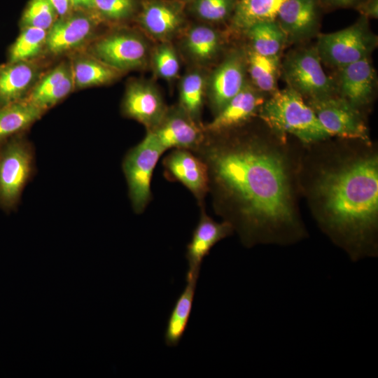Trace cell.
<instances>
[{
	"label": "cell",
	"instance_id": "obj_32",
	"mask_svg": "<svg viewBox=\"0 0 378 378\" xmlns=\"http://www.w3.org/2000/svg\"><path fill=\"white\" fill-rule=\"evenodd\" d=\"M151 63L156 75L165 80L176 78L180 63L174 48L169 41L160 42L151 54Z\"/></svg>",
	"mask_w": 378,
	"mask_h": 378
},
{
	"label": "cell",
	"instance_id": "obj_4",
	"mask_svg": "<svg viewBox=\"0 0 378 378\" xmlns=\"http://www.w3.org/2000/svg\"><path fill=\"white\" fill-rule=\"evenodd\" d=\"M34 169V150L22 134L0 146V209L9 213L18 207Z\"/></svg>",
	"mask_w": 378,
	"mask_h": 378
},
{
	"label": "cell",
	"instance_id": "obj_6",
	"mask_svg": "<svg viewBox=\"0 0 378 378\" xmlns=\"http://www.w3.org/2000/svg\"><path fill=\"white\" fill-rule=\"evenodd\" d=\"M165 150L149 132L144 139L131 148L122 162L134 211L141 214L151 200L150 182L155 165Z\"/></svg>",
	"mask_w": 378,
	"mask_h": 378
},
{
	"label": "cell",
	"instance_id": "obj_26",
	"mask_svg": "<svg viewBox=\"0 0 378 378\" xmlns=\"http://www.w3.org/2000/svg\"><path fill=\"white\" fill-rule=\"evenodd\" d=\"M221 43V38L214 29L200 24L192 27L186 32L183 48L194 62L206 64L216 57Z\"/></svg>",
	"mask_w": 378,
	"mask_h": 378
},
{
	"label": "cell",
	"instance_id": "obj_17",
	"mask_svg": "<svg viewBox=\"0 0 378 378\" xmlns=\"http://www.w3.org/2000/svg\"><path fill=\"white\" fill-rule=\"evenodd\" d=\"M233 230L228 222L215 221L206 214L204 207L201 208L200 220L186 246L185 257L188 262V270L186 279L199 278L204 258L216 244L230 236Z\"/></svg>",
	"mask_w": 378,
	"mask_h": 378
},
{
	"label": "cell",
	"instance_id": "obj_28",
	"mask_svg": "<svg viewBox=\"0 0 378 378\" xmlns=\"http://www.w3.org/2000/svg\"><path fill=\"white\" fill-rule=\"evenodd\" d=\"M246 53L247 70L254 86L261 92L273 94L277 90L279 57L264 56L252 49Z\"/></svg>",
	"mask_w": 378,
	"mask_h": 378
},
{
	"label": "cell",
	"instance_id": "obj_31",
	"mask_svg": "<svg viewBox=\"0 0 378 378\" xmlns=\"http://www.w3.org/2000/svg\"><path fill=\"white\" fill-rule=\"evenodd\" d=\"M49 0H30L20 19V27H36L48 31L57 19Z\"/></svg>",
	"mask_w": 378,
	"mask_h": 378
},
{
	"label": "cell",
	"instance_id": "obj_3",
	"mask_svg": "<svg viewBox=\"0 0 378 378\" xmlns=\"http://www.w3.org/2000/svg\"><path fill=\"white\" fill-rule=\"evenodd\" d=\"M258 114L282 139L290 134L311 144L330 136L303 97L288 86L265 100Z\"/></svg>",
	"mask_w": 378,
	"mask_h": 378
},
{
	"label": "cell",
	"instance_id": "obj_37",
	"mask_svg": "<svg viewBox=\"0 0 378 378\" xmlns=\"http://www.w3.org/2000/svg\"><path fill=\"white\" fill-rule=\"evenodd\" d=\"M59 17L70 13L72 8L70 0H49Z\"/></svg>",
	"mask_w": 378,
	"mask_h": 378
},
{
	"label": "cell",
	"instance_id": "obj_10",
	"mask_svg": "<svg viewBox=\"0 0 378 378\" xmlns=\"http://www.w3.org/2000/svg\"><path fill=\"white\" fill-rule=\"evenodd\" d=\"M185 6L181 0H144L137 17L138 23L153 39L169 41L183 27Z\"/></svg>",
	"mask_w": 378,
	"mask_h": 378
},
{
	"label": "cell",
	"instance_id": "obj_38",
	"mask_svg": "<svg viewBox=\"0 0 378 378\" xmlns=\"http://www.w3.org/2000/svg\"><path fill=\"white\" fill-rule=\"evenodd\" d=\"M72 8L77 9H92L94 0H70Z\"/></svg>",
	"mask_w": 378,
	"mask_h": 378
},
{
	"label": "cell",
	"instance_id": "obj_34",
	"mask_svg": "<svg viewBox=\"0 0 378 378\" xmlns=\"http://www.w3.org/2000/svg\"><path fill=\"white\" fill-rule=\"evenodd\" d=\"M137 0H94L92 9L97 17L109 22H120L132 17Z\"/></svg>",
	"mask_w": 378,
	"mask_h": 378
},
{
	"label": "cell",
	"instance_id": "obj_2",
	"mask_svg": "<svg viewBox=\"0 0 378 378\" xmlns=\"http://www.w3.org/2000/svg\"><path fill=\"white\" fill-rule=\"evenodd\" d=\"M313 191L318 220L353 260L374 255L378 214V161L375 155L323 169Z\"/></svg>",
	"mask_w": 378,
	"mask_h": 378
},
{
	"label": "cell",
	"instance_id": "obj_27",
	"mask_svg": "<svg viewBox=\"0 0 378 378\" xmlns=\"http://www.w3.org/2000/svg\"><path fill=\"white\" fill-rule=\"evenodd\" d=\"M255 52L268 57H279L287 42L286 36L276 20L254 24L246 31Z\"/></svg>",
	"mask_w": 378,
	"mask_h": 378
},
{
	"label": "cell",
	"instance_id": "obj_13",
	"mask_svg": "<svg viewBox=\"0 0 378 378\" xmlns=\"http://www.w3.org/2000/svg\"><path fill=\"white\" fill-rule=\"evenodd\" d=\"M167 110L160 92L150 82L133 80L128 83L122 102L124 115L141 123L148 131L162 121Z\"/></svg>",
	"mask_w": 378,
	"mask_h": 378
},
{
	"label": "cell",
	"instance_id": "obj_22",
	"mask_svg": "<svg viewBox=\"0 0 378 378\" xmlns=\"http://www.w3.org/2000/svg\"><path fill=\"white\" fill-rule=\"evenodd\" d=\"M44 112L26 99L0 107V146L22 134Z\"/></svg>",
	"mask_w": 378,
	"mask_h": 378
},
{
	"label": "cell",
	"instance_id": "obj_21",
	"mask_svg": "<svg viewBox=\"0 0 378 378\" xmlns=\"http://www.w3.org/2000/svg\"><path fill=\"white\" fill-rule=\"evenodd\" d=\"M39 68L32 61L0 64V107L27 97L38 80Z\"/></svg>",
	"mask_w": 378,
	"mask_h": 378
},
{
	"label": "cell",
	"instance_id": "obj_16",
	"mask_svg": "<svg viewBox=\"0 0 378 378\" xmlns=\"http://www.w3.org/2000/svg\"><path fill=\"white\" fill-rule=\"evenodd\" d=\"M321 8L319 0H286L275 20L287 42H298L314 36L319 27Z\"/></svg>",
	"mask_w": 378,
	"mask_h": 378
},
{
	"label": "cell",
	"instance_id": "obj_23",
	"mask_svg": "<svg viewBox=\"0 0 378 378\" xmlns=\"http://www.w3.org/2000/svg\"><path fill=\"white\" fill-rule=\"evenodd\" d=\"M70 64L74 88L79 89L110 83L122 74L88 53L75 56Z\"/></svg>",
	"mask_w": 378,
	"mask_h": 378
},
{
	"label": "cell",
	"instance_id": "obj_35",
	"mask_svg": "<svg viewBox=\"0 0 378 378\" xmlns=\"http://www.w3.org/2000/svg\"><path fill=\"white\" fill-rule=\"evenodd\" d=\"M354 8L368 20L378 17V0H362Z\"/></svg>",
	"mask_w": 378,
	"mask_h": 378
},
{
	"label": "cell",
	"instance_id": "obj_33",
	"mask_svg": "<svg viewBox=\"0 0 378 378\" xmlns=\"http://www.w3.org/2000/svg\"><path fill=\"white\" fill-rule=\"evenodd\" d=\"M237 0H192V12L199 18L209 22H223L233 13Z\"/></svg>",
	"mask_w": 378,
	"mask_h": 378
},
{
	"label": "cell",
	"instance_id": "obj_36",
	"mask_svg": "<svg viewBox=\"0 0 378 378\" xmlns=\"http://www.w3.org/2000/svg\"><path fill=\"white\" fill-rule=\"evenodd\" d=\"M362 0H319L322 8L328 9L355 8Z\"/></svg>",
	"mask_w": 378,
	"mask_h": 378
},
{
	"label": "cell",
	"instance_id": "obj_24",
	"mask_svg": "<svg viewBox=\"0 0 378 378\" xmlns=\"http://www.w3.org/2000/svg\"><path fill=\"white\" fill-rule=\"evenodd\" d=\"M198 279H186V285L176 299L167 321L164 342L169 347L178 345L191 314Z\"/></svg>",
	"mask_w": 378,
	"mask_h": 378
},
{
	"label": "cell",
	"instance_id": "obj_25",
	"mask_svg": "<svg viewBox=\"0 0 378 378\" xmlns=\"http://www.w3.org/2000/svg\"><path fill=\"white\" fill-rule=\"evenodd\" d=\"M286 0H237L231 16L232 27L245 32L255 23L275 20Z\"/></svg>",
	"mask_w": 378,
	"mask_h": 378
},
{
	"label": "cell",
	"instance_id": "obj_39",
	"mask_svg": "<svg viewBox=\"0 0 378 378\" xmlns=\"http://www.w3.org/2000/svg\"><path fill=\"white\" fill-rule=\"evenodd\" d=\"M181 1H183V2H185L186 4V3L190 2L192 0H181Z\"/></svg>",
	"mask_w": 378,
	"mask_h": 378
},
{
	"label": "cell",
	"instance_id": "obj_7",
	"mask_svg": "<svg viewBox=\"0 0 378 378\" xmlns=\"http://www.w3.org/2000/svg\"><path fill=\"white\" fill-rule=\"evenodd\" d=\"M321 62L316 47L289 53L281 67L288 86L308 99L335 94L337 86L324 72Z\"/></svg>",
	"mask_w": 378,
	"mask_h": 378
},
{
	"label": "cell",
	"instance_id": "obj_9",
	"mask_svg": "<svg viewBox=\"0 0 378 378\" xmlns=\"http://www.w3.org/2000/svg\"><path fill=\"white\" fill-rule=\"evenodd\" d=\"M321 125L330 136L369 142L368 127L358 108L335 94L308 99Z\"/></svg>",
	"mask_w": 378,
	"mask_h": 378
},
{
	"label": "cell",
	"instance_id": "obj_11",
	"mask_svg": "<svg viewBox=\"0 0 378 378\" xmlns=\"http://www.w3.org/2000/svg\"><path fill=\"white\" fill-rule=\"evenodd\" d=\"M246 53L234 50L214 69L206 83V92L213 111L217 114L244 87Z\"/></svg>",
	"mask_w": 378,
	"mask_h": 378
},
{
	"label": "cell",
	"instance_id": "obj_29",
	"mask_svg": "<svg viewBox=\"0 0 378 378\" xmlns=\"http://www.w3.org/2000/svg\"><path fill=\"white\" fill-rule=\"evenodd\" d=\"M206 83L204 75L195 70L187 73L179 85L178 106L200 124Z\"/></svg>",
	"mask_w": 378,
	"mask_h": 378
},
{
	"label": "cell",
	"instance_id": "obj_8",
	"mask_svg": "<svg viewBox=\"0 0 378 378\" xmlns=\"http://www.w3.org/2000/svg\"><path fill=\"white\" fill-rule=\"evenodd\" d=\"M149 47L143 36L130 30L111 32L92 43L88 54L122 72L144 67Z\"/></svg>",
	"mask_w": 378,
	"mask_h": 378
},
{
	"label": "cell",
	"instance_id": "obj_5",
	"mask_svg": "<svg viewBox=\"0 0 378 378\" xmlns=\"http://www.w3.org/2000/svg\"><path fill=\"white\" fill-rule=\"evenodd\" d=\"M377 45L368 19L364 16L351 26L318 36L316 48L322 62L339 69L365 57Z\"/></svg>",
	"mask_w": 378,
	"mask_h": 378
},
{
	"label": "cell",
	"instance_id": "obj_19",
	"mask_svg": "<svg viewBox=\"0 0 378 378\" xmlns=\"http://www.w3.org/2000/svg\"><path fill=\"white\" fill-rule=\"evenodd\" d=\"M340 70L337 89L340 97L357 108L368 104L375 86V72L370 58H363Z\"/></svg>",
	"mask_w": 378,
	"mask_h": 378
},
{
	"label": "cell",
	"instance_id": "obj_30",
	"mask_svg": "<svg viewBox=\"0 0 378 378\" xmlns=\"http://www.w3.org/2000/svg\"><path fill=\"white\" fill-rule=\"evenodd\" d=\"M47 31L36 27H24L9 47L7 62L32 61L45 48Z\"/></svg>",
	"mask_w": 378,
	"mask_h": 378
},
{
	"label": "cell",
	"instance_id": "obj_20",
	"mask_svg": "<svg viewBox=\"0 0 378 378\" xmlns=\"http://www.w3.org/2000/svg\"><path fill=\"white\" fill-rule=\"evenodd\" d=\"M74 89L71 64L63 62L38 80L25 99L46 111Z\"/></svg>",
	"mask_w": 378,
	"mask_h": 378
},
{
	"label": "cell",
	"instance_id": "obj_15",
	"mask_svg": "<svg viewBox=\"0 0 378 378\" xmlns=\"http://www.w3.org/2000/svg\"><path fill=\"white\" fill-rule=\"evenodd\" d=\"M166 177L184 185L203 208L209 192V176L205 163L188 150L174 149L163 160Z\"/></svg>",
	"mask_w": 378,
	"mask_h": 378
},
{
	"label": "cell",
	"instance_id": "obj_18",
	"mask_svg": "<svg viewBox=\"0 0 378 378\" xmlns=\"http://www.w3.org/2000/svg\"><path fill=\"white\" fill-rule=\"evenodd\" d=\"M265 101L261 92L246 83L203 129L209 134H219L234 129L258 113Z\"/></svg>",
	"mask_w": 378,
	"mask_h": 378
},
{
	"label": "cell",
	"instance_id": "obj_12",
	"mask_svg": "<svg viewBox=\"0 0 378 378\" xmlns=\"http://www.w3.org/2000/svg\"><path fill=\"white\" fill-rule=\"evenodd\" d=\"M164 150L184 149L194 152L204 140L203 126L192 119L178 106L168 109L162 121L148 130Z\"/></svg>",
	"mask_w": 378,
	"mask_h": 378
},
{
	"label": "cell",
	"instance_id": "obj_1",
	"mask_svg": "<svg viewBox=\"0 0 378 378\" xmlns=\"http://www.w3.org/2000/svg\"><path fill=\"white\" fill-rule=\"evenodd\" d=\"M192 153L206 165L216 214L244 245L287 242L302 235L288 162L281 152L254 136L205 132Z\"/></svg>",
	"mask_w": 378,
	"mask_h": 378
},
{
	"label": "cell",
	"instance_id": "obj_14",
	"mask_svg": "<svg viewBox=\"0 0 378 378\" xmlns=\"http://www.w3.org/2000/svg\"><path fill=\"white\" fill-rule=\"evenodd\" d=\"M96 18L82 12L59 17L47 31L45 48L60 55L82 46L95 32Z\"/></svg>",
	"mask_w": 378,
	"mask_h": 378
}]
</instances>
